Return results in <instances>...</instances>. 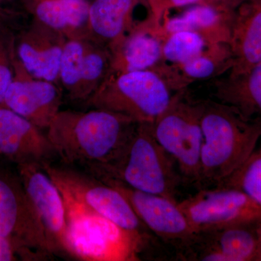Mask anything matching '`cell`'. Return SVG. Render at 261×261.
<instances>
[{"mask_svg": "<svg viewBox=\"0 0 261 261\" xmlns=\"http://www.w3.org/2000/svg\"><path fill=\"white\" fill-rule=\"evenodd\" d=\"M137 124L129 117L106 110L60 111L46 135L57 157L66 164L89 168L118 159Z\"/></svg>", "mask_w": 261, "mask_h": 261, "instance_id": "6da1fadb", "label": "cell"}, {"mask_svg": "<svg viewBox=\"0 0 261 261\" xmlns=\"http://www.w3.org/2000/svg\"><path fill=\"white\" fill-rule=\"evenodd\" d=\"M203 142L197 189L218 187L253 152L261 138V120L244 118L220 102H199Z\"/></svg>", "mask_w": 261, "mask_h": 261, "instance_id": "7a4b0ae2", "label": "cell"}, {"mask_svg": "<svg viewBox=\"0 0 261 261\" xmlns=\"http://www.w3.org/2000/svg\"><path fill=\"white\" fill-rule=\"evenodd\" d=\"M176 168L154 138L151 123H138L118 159L87 169L98 179L113 180L138 191L176 201L178 187L183 181Z\"/></svg>", "mask_w": 261, "mask_h": 261, "instance_id": "3957f363", "label": "cell"}, {"mask_svg": "<svg viewBox=\"0 0 261 261\" xmlns=\"http://www.w3.org/2000/svg\"><path fill=\"white\" fill-rule=\"evenodd\" d=\"M64 200L70 255L88 261L140 260L145 239L89 208L56 184Z\"/></svg>", "mask_w": 261, "mask_h": 261, "instance_id": "277c9868", "label": "cell"}, {"mask_svg": "<svg viewBox=\"0 0 261 261\" xmlns=\"http://www.w3.org/2000/svg\"><path fill=\"white\" fill-rule=\"evenodd\" d=\"M171 91L153 70L108 73L85 103L87 107L124 115L137 123H153L172 101Z\"/></svg>", "mask_w": 261, "mask_h": 261, "instance_id": "5b68a950", "label": "cell"}, {"mask_svg": "<svg viewBox=\"0 0 261 261\" xmlns=\"http://www.w3.org/2000/svg\"><path fill=\"white\" fill-rule=\"evenodd\" d=\"M151 127L155 140L176 163L182 181L197 188L203 142L199 102L186 100L178 92Z\"/></svg>", "mask_w": 261, "mask_h": 261, "instance_id": "8992f818", "label": "cell"}, {"mask_svg": "<svg viewBox=\"0 0 261 261\" xmlns=\"http://www.w3.org/2000/svg\"><path fill=\"white\" fill-rule=\"evenodd\" d=\"M0 236L8 239L18 256L25 260L53 254L18 173L0 171Z\"/></svg>", "mask_w": 261, "mask_h": 261, "instance_id": "52a82bcc", "label": "cell"}, {"mask_svg": "<svg viewBox=\"0 0 261 261\" xmlns=\"http://www.w3.org/2000/svg\"><path fill=\"white\" fill-rule=\"evenodd\" d=\"M178 205L197 233L261 221V204L231 187L202 189Z\"/></svg>", "mask_w": 261, "mask_h": 261, "instance_id": "ba28073f", "label": "cell"}, {"mask_svg": "<svg viewBox=\"0 0 261 261\" xmlns=\"http://www.w3.org/2000/svg\"><path fill=\"white\" fill-rule=\"evenodd\" d=\"M55 183L65 187L75 198L101 216L130 232L145 239L147 228L139 219L129 202L114 187L91 176L73 170L42 163Z\"/></svg>", "mask_w": 261, "mask_h": 261, "instance_id": "9c48e42d", "label": "cell"}, {"mask_svg": "<svg viewBox=\"0 0 261 261\" xmlns=\"http://www.w3.org/2000/svg\"><path fill=\"white\" fill-rule=\"evenodd\" d=\"M18 173L29 200L45 232L51 253L69 254L66 212L63 196L42 163L17 164Z\"/></svg>", "mask_w": 261, "mask_h": 261, "instance_id": "30bf717a", "label": "cell"}, {"mask_svg": "<svg viewBox=\"0 0 261 261\" xmlns=\"http://www.w3.org/2000/svg\"><path fill=\"white\" fill-rule=\"evenodd\" d=\"M100 181L121 192L146 227L164 241L181 250L197 236L177 201L138 191L113 180Z\"/></svg>", "mask_w": 261, "mask_h": 261, "instance_id": "8fae6325", "label": "cell"}, {"mask_svg": "<svg viewBox=\"0 0 261 261\" xmlns=\"http://www.w3.org/2000/svg\"><path fill=\"white\" fill-rule=\"evenodd\" d=\"M62 92L58 84L34 78L15 56L14 77L5 94L3 106L47 129L61 110Z\"/></svg>", "mask_w": 261, "mask_h": 261, "instance_id": "7c38bea8", "label": "cell"}, {"mask_svg": "<svg viewBox=\"0 0 261 261\" xmlns=\"http://www.w3.org/2000/svg\"><path fill=\"white\" fill-rule=\"evenodd\" d=\"M257 224L235 225L197 233L179 254L188 260L257 261Z\"/></svg>", "mask_w": 261, "mask_h": 261, "instance_id": "4fadbf2b", "label": "cell"}, {"mask_svg": "<svg viewBox=\"0 0 261 261\" xmlns=\"http://www.w3.org/2000/svg\"><path fill=\"white\" fill-rule=\"evenodd\" d=\"M67 37L56 29L33 18L15 36L17 56L34 78L60 86V68Z\"/></svg>", "mask_w": 261, "mask_h": 261, "instance_id": "5bb4252c", "label": "cell"}, {"mask_svg": "<svg viewBox=\"0 0 261 261\" xmlns=\"http://www.w3.org/2000/svg\"><path fill=\"white\" fill-rule=\"evenodd\" d=\"M32 122L0 106V155L16 163H51L57 157L47 138Z\"/></svg>", "mask_w": 261, "mask_h": 261, "instance_id": "9a60e30c", "label": "cell"}, {"mask_svg": "<svg viewBox=\"0 0 261 261\" xmlns=\"http://www.w3.org/2000/svg\"><path fill=\"white\" fill-rule=\"evenodd\" d=\"M150 15L124 38L111 53L108 73L155 70L162 64L163 43L167 37Z\"/></svg>", "mask_w": 261, "mask_h": 261, "instance_id": "2e32d148", "label": "cell"}, {"mask_svg": "<svg viewBox=\"0 0 261 261\" xmlns=\"http://www.w3.org/2000/svg\"><path fill=\"white\" fill-rule=\"evenodd\" d=\"M228 76L246 73L261 62V0H244L233 13L228 42Z\"/></svg>", "mask_w": 261, "mask_h": 261, "instance_id": "e0dca14e", "label": "cell"}, {"mask_svg": "<svg viewBox=\"0 0 261 261\" xmlns=\"http://www.w3.org/2000/svg\"><path fill=\"white\" fill-rule=\"evenodd\" d=\"M145 0H93L89 5L87 39L111 50L144 20L135 18Z\"/></svg>", "mask_w": 261, "mask_h": 261, "instance_id": "ac0fdd59", "label": "cell"}, {"mask_svg": "<svg viewBox=\"0 0 261 261\" xmlns=\"http://www.w3.org/2000/svg\"><path fill=\"white\" fill-rule=\"evenodd\" d=\"M33 18L59 31L67 39H86L90 3L87 0H20Z\"/></svg>", "mask_w": 261, "mask_h": 261, "instance_id": "d6986e66", "label": "cell"}, {"mask_svg": "<svg viewBox=\"0 0 261 261\" xmlns=\"http://www.w3.org/2000/svg\"><path fill=\"white\" fill-rule=\"evenodd\" d=\"M233 15L204 4L194 5L174 18H165L163 28L167 34L187 31L195 32L208 44H228Z\"/></svg>", "mask_w": 261, "mask_h": 261, "instance_id": "ffe728a7", "label": "cell"}, {"mask_svg": "<svg viewBox=\"0 0 261 261\" xmlns=\"http://www.w3.org/2000/svg\"><path fill=\"white\" fill-rule=\"evenodd\" d=\"M215 96L249 120H261V62L236 76L216 81Z\"/></svg>", "mask_w": 261, "mask_h": 261, "instance_id": "44dd1931", "label": "cell"}, {"mask_svg": "<svg viewBox=\"0 0 261 261\" xmlns=\"http://www.w3.org/2000/svg\"><path fill=\"white\" fill-rule=\"evenodd\" d=\"M173 65V89L180 92L191 82L210 80L228 73L232 58L228 44H208L190 61Z\"/></svg>", "mask_w": 261, "mask_h": 261, "instance_id": "7402d4cb", "label": "cell"}, {"mask_svg": "<svg viewBox=\"0 0 261 261\" xmlns=\"http://www.w3.org/2000/svg\"><path fill=\"white\" fill-rule=\"evenodd\" d=\"M111 60V53L107 48L87 39L79 95L80 102H86L99 88L109 72Z\"/></svg>", "mask_w": 261, "mask_h": 261, "instance_id": "603a6c76", "label": "cell"}, {"mask_svg": "<svg viewBox=\"0 0 261 261\" xmlns=\"http://www.w3.org/2000/svg\"><path fill=\"white\" fill-rule=\"evenodd\" d=\"M87 39H68L62 55L60 84L72 100L79 101Z\"/></svg>", "mask_w": 261, "mask_h": 261, "instance_id": "cb8c5ba5", "label": "cell"}, {"mask_svg": "<svg viewBox=\"0 0 261 261\" xmlns=\"http://www.w3.org/2000/svg\"><path fill=\"white\" fill-rule=\"evenodd\" d=\"M218 187L238 189L261 204V138L246 161Z\"/></svg>", "mask_w": 261, "mask_h": 261, "instance_id": "d4e9b609", "label": "cell"}, {"mask_svg": "<svg viewBox=\"0 0 261 261\" xmlns=\"http://www.w3.org/2000/svg\"><path fill=\"white\" fill-rule=\"evenodd\" d=\"M207 45L203 38L195 32L172 33L163 43V59L173 65L183 64L200 54Z\"/></svg>", "mask_w": 261, "mask_h": 261, "instance_id": "484cf974", "label": "cell"}, {"mask_svg": "<svg viewBox=\"0 0 261 261\" xmlns=\"http://www.w3.org/2000/svg\"><path fill=\"white\" fill-rule=\"evenodd\" d=\"M15 36L0 18V106L14 77Z\"/></svg>", "mask_w": 261, "mask_h": 261, "instance_id": "4316f807", "label": "cell"}, {"mask_svg": "<svg viewBox=\"0 0 261 261\" xmlns=\"http://www.w3.org/2000/svg\"><path fill=\"white\" fill-rule=\"evenodd\" d=\"M149 14L158 27H162L163 22L170 10L179 7L201 4V0H145Z\"/></svg>", "mask_w": 261, "mask_h": 261, "instance_id": "83f0119b", "label": "cell"}, {"mask_svg": "<svg viewBox=\"0 0 261 261\" xmlns=\"http://www.w3.org/2000/svg\"><path fill=\"white\" fill-rule=\"evenodd\" d=\"M244 0H201V4L208 5L226 14L232 15Z\"/></svg>", "mask_w": 261, "mask_h": 261, "instance_id": "f1b7e54d", "label": "cell"}, {"mask_svg": "<svg viewBox=\"0 0 261 261\" xmlns=\"http://www.w3.org/2000/svg\"><path fill=\"white\" fill-rule=\"evenodd\" d=\"M17 252L8 239L0 236V261L17 260Z\"/></svg>", "mask_w": 261, "mask_h": 261, "instance_id": "f546056e", "label": "cell"}, {"mask_svg": "<svg viewBox=\"0 0 261 261\" xmlns=\"http://www.w3.org/2000/svg\"><path fill=\"white\" fill-rule=\"evenodd\" d=\"M257 234L258 238V256L257 261H261V221L257 224Z\"/></svg>", "mask_w": 261, "mask_h": 261, "instance_id": "4dcf8cb0", "label": "cell"}, {"mask_svg": "<svg viewBox=\"0 0 261 261\" xmlns=\"http://www.w3.org/2000/svg\"><path fill=\"white\" fill-rule=\"evenodd\" d=\"M11 1L12 0H0V12L4 13V12H5L4 8L5 5L10 3Z\"/></svg>", "mask_w": 261, "mask_h": 261, "instance_id": "1f68e13d", "label": "cell"}, {"mask_svg": "<svg viewBox=\"0 0 261 261\" xmlns=\"http://www.w3.org/2000/svg\"><path fill=\"white\" fill-rule=\"evenodd\" d=\"M3 13H3V12H0V18H1L2 15H3Z\"/></svg>", "mask_w": 261, "mask_h": 261, "instance_id": "d6a6232c", "label": "cell"}, {"mask_svg": "<svg viewBox=\"0 0 261 261\" xmlns=\"http://www.w3.org/2000/svg\"><path fill=\"white\" fill-rule=\"evenodd\" d=\"M87 1H89V0H87Z\"/></svg>", "mask_w": 261, "mask_h": 261, "instance_id": "836d02e7", "label": "cell"}]
</instances>
